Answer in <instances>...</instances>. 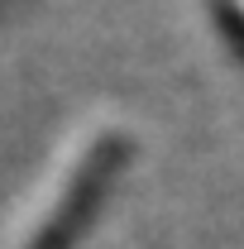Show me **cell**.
I'll return each instance as SVG.
<instances>
[{"mask_svg":"<svg viewBox=\"0 0 244 249\" xmlns=\"http://www.w3.org/2000/svg\"><path fill=\"white\" fill-rule=\"evenodd\" d=\"M120 154V134L110 129V134H91L87 144H77L72 154H67V182L53 187V196H43V206H38V230H34L24 249H53L62 240V220H72V211H82V201L91 206V192L101 187V178L110 173V163Z\"/></svg>","mask_w":244,"mask_h":249,"instance_id":"obj_1","label":"cell"}]
</instances>
